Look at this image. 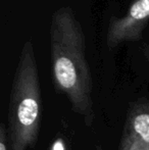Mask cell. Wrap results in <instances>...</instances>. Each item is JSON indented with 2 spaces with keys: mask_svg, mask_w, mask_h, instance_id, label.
<instances>
[{
  "mask_svg": "<svg viewBox=\"0 0 149 150\" xmlns=\"http://www.w3.org/2000/svg\"><path fill=\"white\" fill-rule=\"evenodd\" d=\"M48 150H68L66 141L62 137H57L53 140Z\"/></svg>",
  "mask_w": 149,
  "mask_h": 150,
  "instance_id": "obj_6",
  "label": "cell"
},
{
  "mask_svg": "<svg viewBox=\"0 0 149 150\" xmlns=\"http://www.w3.org/2000/svg\"><path fill=\"white\" fill-rule=\"evenodd\" d=\"M83 29L70 7L53 12L50 23V56L56 92L68 99L87 126L94 122L93 82L86 59Z\"/></svg>",
  "mask_w": 149,
  "mask_h": 150,
  "instance_id": "obj_1",
  "label": "cell"
},
{
  "mask_svg": "<svg viewBox=\"0 0 149 150\" xmlns=\"http://www.w3.org/2000/svg\"><path fill=\"white\" fill-rule=\"evenodd\" d=\"M119 150H149V100L130 104Z\"/></svg>",
  "mask_w": 149,
  "mask_h": 150,
  "instance_id": "obj_4",
  "label": "cell"
},
{
  "mask_svg": "<svg viewBox=\"0 0 149 150\" xmlns=\"http://www.w3.org/2000/svg\"><path fill=\"white\" fill-rule=\"evenodd\" d=\"M147 56H148V58H149V48H148V52H147Z\"/></svg>",
  "mask_w": 149,
  "mask_h": 150,
  "instance_id": "obj_7",
  "label": "cell"
},
{
  "mask_svg": "<svg viewBox=\"0 0 149 150\" xmlns=\"http://www.w3.org/2000/svg\"><path fill=\"white\" fill-rule=\"evenodd\" d=\"M42 122V96L34 44H24L12 79L7 117L10 150L34 148Z\"/></svg>",
  "mask_w": 149,
  "mask_h": 150,
  "instance_id": "obj_2",
  "label": "cell"
},
{
  "mask_svg": "<svg viewBox=\"0 0 149 150\" xmlns=\"http://www.w3.org/2000/svg\"><path fill=\"white\" fill-rule=\"evenodd\" d=\"M148 22L149 0H134L123 16L110 18L106 34L108 48L114 49L121 43L140 40Z\"/></svg>",
  "mask_w": 149,
  "mask_h": 150,
  "instance_id": "obj_3",
  "label": "cell"
},
{
  "mask_svg": "<svg viewBox=\"0 0 149 150\" xmlns=\"http://www.w3.org/2000/svg\"><path fill=\"white\" fill-rule=\"evenodd\" d=\"M0 150H10L6 125L4 122H1L0 125Z\"/></svg>",
  "mask_w": 149,
  "mask_h": 150,
  "instance_id": "obj_5",
  "label": "cell"
}]
</instances>
